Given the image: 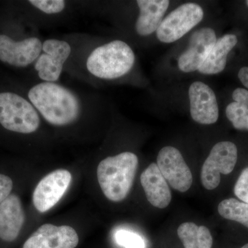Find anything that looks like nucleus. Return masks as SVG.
<instances>
[{
  "label": "nucleus",
  "instance_id": "nucleus-4",
  "mask_svg": "<svg viewBox=\"0 0 248 248\" xmlns=\"http://www.w3.org/2000/svg\"><path fill=\"white\" fill-rule=\"evenodd\" d=\"M139 165L138 155L125 151L104 158L97 166L98 182L108 200L121 202L133 187Z\"/></svg>",
  "mask_w": 248,
  "mask_h": 248
},
{
  "label": "nucleus",
  "instance_id": "nucleus-24",
  "mask_svg": "<svg viewBox=\"0 0 248 248\" xmlns=\"http://www.w3.org/2000/svg\"><path fill=\"white\" fill-rule=\"evenodd\" d=\"M14 187V182L9 176L0 174V203L11 195Z\"/></svg>",
  "mask_w": 248,
  "mask_h": 248
},
{
  "label": "nucleus",
  "instance_id": "nucleus-3",
  "mask_svg": "<svg viewBox=\"0 0 248 248\" xmlns=\"http://www.w3.org/2000/svg\"><path fill=\"white\" fill-rule=\"evenodd\" d=\"M14 33L0 32V62L18 69H30L38 58L44 38L40 30L19 14Z\"/></svg>",
  "mask_w": 248,
  "mask_h": 248
},
{
  "label": "nucleus",
  "instance_id": "nucleus-22",
  "mask_svg": "<svg viewBox=\"0 0 248 248\" xmlns=\"http://www.w3.org/2000/svg\"><path fill=\"white\" fill-rule=\"evenodd\" d=\"M117 244L125 248H144L145 243L141 236L132 232L117 231L115 234Z\"/></svg>",
  "mask_w": 248,
  "mask_h": 248
},
{
  "label": "nucleus",
  "instance_id": "nucleus-27",
  "mask_svg": "<svg viewBox=\"0 0 248 248\" xmlns=\"http://www.w3.org/2000/svg\"><path fill=\"white\" fill-rule=\"evenodd\" d=\"M246 4H247L248 6V1H246Z\"/></svg>",
  "mask_w": 248,
  "mask_h": 248
},
{
  "label": "nucleus",
  "instance_id": "nucleus-11",
  "mask_svg": "<svg viewBox=\"0 0 248 248\" xmlns=\"http://www.w3.org/2000/svg\"><path fill=\"white\" fill-rule=\"evenodd\" d=\"M71 181V173L67 170H56L46 175L32 194L36 210L44 213L53 208L66 193Z\"/></svg>",
  "mask_w": 248,
  "mask_h": 248
},
{
  "label": "nucleus",
  "instance_id": "nucleus-8",
  "mask_svg": "<svg viewBox=\"0 0 248 248\" xmlns=\"http://www.w3.org/2000/svg\"><path fill=\"white\" fill-rule=\"evenodd\" d=\"M237 147L233 142L217 143L204 161L201 171V182L206 190H213L219 186L221 174H231L237 164Z\"/></svg>",
  "mask_w": 248,
  "mask_h": 248
},
{
  "label": "nucleus",
  "instance_id": "nucleus-10",
  "mask_svg": "<svg viewBox=\"0 0 248 248\" xmlns=\"http://www.w3.org/2000/svg\"><path fill=\"white\" fill-rule=\"evenodd\" d=\"M156 165L173 189L186 192L190 188L193 182L192 172L177 148L164 147L157 155Z\"/></svg>",
  "mask_w": 248,
  "mask_h": 248
},
{
  "label": "nucleus",
  "instance_id": "nucleus-19",
  "mask_svg": "<svg viewBox=\"0 0 248 248\" xmlns=\"http://www.w3.org/2000/svg\"><path fill=\"white\" fill-rule=\"evenodd\" d=\"M177 234L185 248L213 247V236L207 227L199 226L192 222H185L178 228Z\"/></svg>",
  "mask_w": 248,
  "mask_h": 248
},
{
  "label": "nucleus",
  "instance_id": "nucleus-5",
  "mask_svg": "<svg viewBox=\"0 0 248 248\" xmlns=\"http://www.w3.org/2000/svg\"><path fill=\"white\" fill-rule=\"evenodd\" d=\"M46 124L23 91H0V125L10 133L33 136Z\"/></svg>",
  "mask_w": 248,
  "mask_h": 248
},
{
  "label": "nucleus",
  "instance_id": "nucleus-7",
  "mask_svg": "<svg viewBox=\"0 0 248 248\" xmlns=\"http://www.w3.org/2000/svg\"><path fill=\"white\" fill-rule=\"evenodd\" d=\"M19 14L39 30L66 24L79 12L78 1L28 0L20 3Z\"/></svg>",
  "mask_w": 248,
  "mask_h": 248
},
{
  "label": "nucleus",
  "instance_id": "nucleus-13",
  "mask_svg": "<svg viewBox=\"0 0 248 248\" xmlns=\"http://www.w3.org/2000/svg\"><path fill=\"white\" fill-rule=\"evenodd\" d=\"M79 236L68 226L42 225L28 238L22 248H76Z\"/></svg>",
  "mask_w": 248,
  "mask_h": 248
},
{
  "label": "nucleus",
  "instance_id": "nucleus-21",
  "mask_svg": "<svg viewBox=\"0 0 248 248\" xmlns=\"http://www.w3.org/2000/svg\"><path fill=\"white\" fill-rule=\"evenodd\" d=\"M220 216L248 228V203L236 198L221 201L218 205Z\"/></svg>",
  "mask_w": 248,
  "mask_h": 248
},
{
  "label": "nucleus",
  "instance_id": "nucleus-14",
  "mask_svg": "<svg viewBox=\"0 0 248 248\" xmlns=\"http://www.w3.org/2000/svg\"><path fill=\"white\" fill-rule=\"evenodd\" d=\"M190 115L197 123L210 125L219 116L217 97L213 89L202 81H195L188 90Z\"/></svg>",
  "mask_w": 248,
  "mask_h": 248
},
{
  "label": "nucleus",
  "instance_id": "nucleus-1",
  "mask_svg": "<svg viewBox=\"0 0 248 248\" xmlns=\"http://www.w3.org/2000/svg\"><path fill=\"white\" fill-rule=\"evenodd\" d=\"M63 36L73 46L65 73L78 81L94 89L104 83L122 80L133 71L136 56L125 41L107 40L84 32Z\"/></svg>",
  "mask_w": 248,
  "mask_h": 248
},
{
  "label": "nucleus",
  "instance_id": "nucleus-16",
  "mask_svg": "<svg viewBox=\"0 0 248 248\" xmlns=\"http://www.w3.org/2000/svg\"><path fill=\"white\" fill-rule=\"evenodd\" d=\"M138 13L134 21L133 29L140 37H147L156 32L169 9L168 0H138Z\"/></svg>",
  "mask_w": 248,
  "mask_h": 248
},
{
  "label": "nucleus",
  "instance_id": "nucleus-6",
  "mask_svg": "<svg viewBox=\"0 0 248 248\" xmlns=\"http://www.w3.org/2000/svg\"><path fill=\"white\" fill-rule=\"evenodd\" d=\"M72 53L73 46L64 36L44 39L40 55L30 68L33 81L60 82Z\"/></svg>",
  "mask_w": 248,
  "mask_h": 248
},
{
  "label": "nucleus",
  "instance_id": "nucleus-17",
  "mask_svg": "<svg viewBox=\"0 0 248 248\" xmlns=\"http://www.w3.org/2000/svg\"><path fill=\"white\" fill-rule=\"evenodd\" d=\"M140 181L147 200L155 208H167L172 200V193L168 182L160 172L157 165L152 163L142 172Z\"/></svg>",
  "mask_w": 248,
  "mask_h": 248
},
{
  "label": "nucleus",
  "instance_id": "nucleus-25",
  "mask_svg": "<svg viewBox=\"0 0 248 248\" xmlns=\"http://www.w3.org/2000/svg\"><path fill=\"white\" fill-rule=\"evenodd\" d=\"M239 79L244 86L248 89V67H243L238 74Z\"/></svg>",
  "mask_w": 248,
  "mask_h": 248
},
{
  "label": "nucleus",
  "instance_id": "nucleus-15",
  "mask_svg": "<svg viewBox=\"0 0 248 248\" xmlns=\"http://www.w3.org/2000/svg\"><path fill=\"white\" fill-rule=\"evenodd\" d=\"M25 213L19 196L12 194L0 203V240L13 243L19 237Z\"/></svg>",
  "mask_w": 248,
  "mask_h": 248
},
{
  "label": "nucleus",
  "instance_id": "nucleus-20",
  "mask_svg": "<svg viewBox=\"0 0 248 248\" xmlns=\"http://www.w3.org/2000/svg\"><path fill=\"white\" fill-rule=\"evenodd\" d=\"M234 101L226 109L227 118L236 130L248 131V91L238 88L232 93Z\"/></svg>",
  "mask_w": 248,
  "mask_h": 248
},
{
  "label": "nucleus",
  "instance_id": "nucleus-2",
  "mask_svg": "<svg viewBox=\"0 0 248 248\" xmlns=\"http://www.w3.org/2000/svg\"><path fill=\"white\" fill-rule=\"evenodd\" d=\"M22 91L46 125L60 130L94 124L107 108L102 96L93 90L76 89L61 81H32Z\"/></svg>",
  "mask_w": 248,
  "mask_h": 248
},
{
  "label": "nucleus",
  "instance_id": "nucleus-9",
  "mask_svg": "<svg viewBox=\"0 0 248 248\" xmlns=\"http://www.w3.org/2000/svg\"><path fill=\"white\" fill-rule=\"evenodd\" d=\"M203 16V9L199 4L186 3L181 5L163 19L156 31V37L163 43L177 42L198 25Z\"/></svg>",
  "mask_w": 248,
  "mask_h": 248
},
{
  "label": "nucleus",
  "instance_id": "nucleus-23",
  "mask_svg": "<svg viewBox=\"0 0 248 248\" xmlns=\"http://www.w3.org/2000/svg\"><path fill=\"white\" fill-rule=\"evenodd\" d=\"M233 191L238 200L248 203V166L241 170Z\"/></svg>",
  "mask_w": 248,
  "mask_h": 248
},
{
  "label": "nucleus",
  "instance_id": "nucleus-12",
  "mask_svg": "<svg viewBox=\"0 0 248 248\" xmlns=\"http://www.w3.org/2000/svg\"><path fill=\"white\" fill-rule=\"evenodd\" d=\"M215 31L211 28H202L191 35L188 46L179 57L178 66L184 73L198 71L216 43Z\"/></svg>",
  "mask_w": 248,
  "mask_h": 248
},
{
  "label": "nucleus",
  "instance_id": "nucleus-26",
  "mask_svg": "<svg viewBox=\"0 0 248 248\" xmlns=\"http://www.w3.org/2000/svg\"><path fill=\"white\" fill-rule=\"evenodd\" d=\"M240 248H248V243L247 244H245L244 245H243L242 246H241Z\"/></svg>",
  "mask_w": 248,
  "mask_h": 248
},
{
  "label": "nucleus",
  "instance_id": "nucleus-18",
  "mask_svg": "<svg viewBox=\"0 0 248 248\" xmlns=\"http://www.w3.org/2000/svg\"><path fill=\"white\" fill-rule=\"evenodd\" d=\"M238 42L236 35L227 34L217 40L208 57L198 70L203 75H217L226 66L228 55Z\"/></svg>",
  "mask_w": 248,
  "mask_h": 248
}]
</instances>
